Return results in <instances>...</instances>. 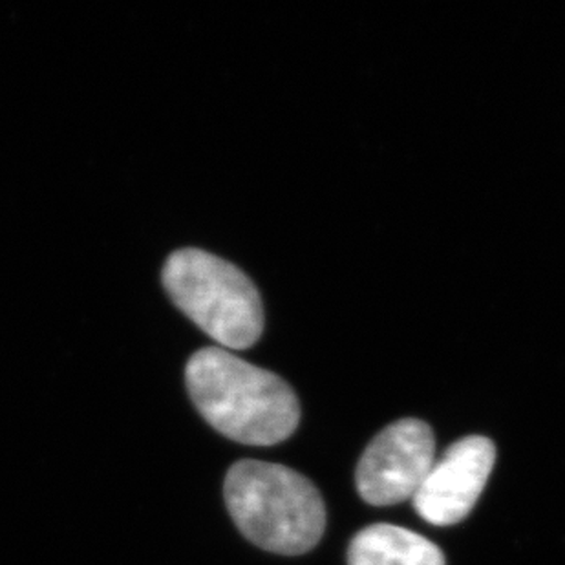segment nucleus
I'll use <instances>...</instances> for the list:
<instances>
[{
    "label": "nucleus",
    "mask_w": 565,
    "mask_h": 565,
    "mask_svg": "<svg viewBox=\"0 0 565 565\" xmlns=\"http://www.w3.org/2000/svg\"><path fill=\"white\" fill-rule=\"evenodd\" d=\"M185 379L198 412L233 441L269 447L299 427L300 405L294 388L227 350L203 348L194 353Z\"/></svg>",
    "instance_id": "obj_1"
},
{
    "label": "nucleus",
    "mask_w": 565,
    "mask_h": 565,
    "mask_svg": "<svg viewBox=\"0 0 565 565\" xmlns=\"http://www.w3.org/2000/svg\"><path fill=\"white\" fill-rule=\"evenodd\" d=\"M224 494L236 527L262 550L302 555L324 534L320 492L308 478L282 465L238 461L227 472Z\"/></svg>",
    "instance_id": "obj_2"
},
{
    "label": "nucleus",
    "mask_w": 565,
    "mask_h": 565,
    "mask_svg": "<svg viewBox=\"0 0 565 565\" xmlns=\"http://www.w3.org/2000/svg\"><path fill=\"white\" fill-rule=\"evenodd\" d=\"M161 277L172 302L222 347L246 350L260 339V294L230 262L189 247L167 258Z\"/></svg>",
    "instance_id": "obj_3"
},
{
    "label": "nucleus",
    "mask_w": 565,
    "mask_h": 565,
    "mask_svg": "<svg viewBox=\"0 0 565 565\" xmlns=\"http://www.w3.org/2000/svg\"><path fill=\"white\" fill-rule=\"evenodd\" d=\"M436 463V439L427 423L401 419L384 428L358 465V491L370 505H395L416 497Z\"/></svg>",
    "instance_id": "obj_4"
},
{
    "label": "nucleus",
    "mask_w": 565,
    "mask_h": 565,
    "mask_svg": "<svg viewBox=\"0 0 565 565\" xmlns=\"http://www.w3.org/2000/svg\"><path fill=\"white\" fill-rule=\"evenodd\" d=\"M497 463V447L483 436L459 439L441 458L412 498L425 522L447 527L469 516Z\"/></svg>",
    "instance_id": "obj_5"
},
{
    "label": "nucleus",
    "mask_w": 565,
    "mask_h": 565,
    "mask_svg": "<svg viewBox=\"0 0 565 565\" xmlns=\"http://www.w3.org/2000/svg\"><path fill=\"white\" fill-rule=\"evenodd\" d=\"M350 565H445L438 545L408 529L379 523L363 529L348 551Z\"/></svg>",
    "instance_id": "obj_6"
}]
</instances>
